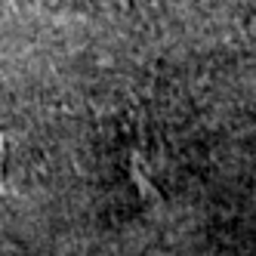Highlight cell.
Returning <instances> with one entry per match:
<instances>
[{
	"label": "cell",
	"mask_w": 256,
	"mask_h": 256,
	"mask_svg": "<svg viewBox=\"0 0 256 256\" xmlns=\"http://www.w3.org/2000/svg\"><path fill=\"white\" fill-rule=\"evenodd\" d=\"M6 139H4V133H0V188H4V182H6Z\"/></svg>",
	"instance_id": "6da1fadb"
}]
</instances>
